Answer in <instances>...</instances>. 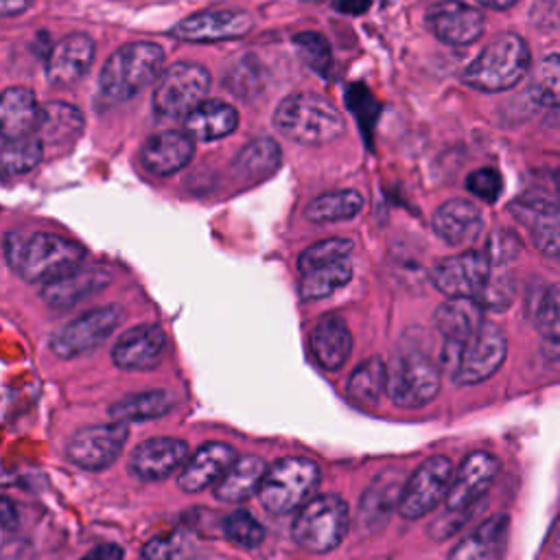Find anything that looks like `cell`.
Instances as JSON below:
<instances>
[{
	"label": "cell",
	"mask_w": 560,
	"mask_h": 560,
	"mask_svg": "<svg viewBox=\"0 0 560 560\" xmlns=\"http://www.w3.org/2000/svg\"><path fill=\"white\" fill-rule=\"evenodd\" d=\"M481 7L486 9H494V11H505L510 7H514L518 0H477Z\"/></svg>",
	"instance_id": "cell-54"
},
{
	"label": "cell",
	"mask_w": 560,
	"mask_h": 560,
	"mask_svg": "<svg viewBox=\"0 0 560 560\" xmlns=\"http://www.w3.org/2000/svg\"><path fill=\"white\" fill-rule=\"evenodd\" d=\"M0 512H2V529L4 532H11L15 525H18V516H15V508L13 503L4 497L2 503H0Z\"/></svg>",
	"instance_id": "cell-53"
},
{
	"label": "cell",
	"mask_w": 560,
	"mask_h": 560,
	"mask_svg": "<svg viewBox=\"0 0 560 560\" xmlns=\"http://www.w3.org/2000/svg\"><path fill=\"white\" fill-rule=\"evenodd\" d=\"M352 278V265L348 262V258L311 269L306 273H302L300 284H298V293L304 302L308 300H322L326 295H330L332 291H337L339 287H343L348 280Z\"/></svg>",
	"instance_id": "cell-37"
},
{
	"label": "cell",
	"mask_w": 560,
	"mask_h": 560,
	"mask_svg": "<svg viewBox=\"0 0 560 560\" xmlns=\"http://www.w3.org/2000/svg\"><path fill=\"white\" fill-rule=\"evenodd\" d=\"M4 258L22 280L48 282L79 267L85 260V249L48 232H35L31 236L7 232Z\"/></svg>",
	"instance_id": "cell-1"
},
{
	"label": "cell",
	"mask_w": 560,
	"mask_h": 560,
	"mask_svg": "<svg viewBox=\"0 0 560 560\" xmlns=\"http://www.w3.org/2000/svg\"><path fill=\"white\" fill-rule=\"evenodd\" d=\"M510 518L505 514L481 521L470 534H466L451 551L446 560H501L508 547Z\"/></svg>",
	"instance_id": "cell-24"
},
{
	"label": "cell",
	"mask_w": 560,
	"mask_h": 560,
	"mask_svg": "<svg viewBox=\"0 0 560 560\" xmlns=\"http://www.w3.org/2000/svg\"><path fill=\"white\" fill-rule=\"evenodd\" d=\"M190 448L179 438H149L140 442L129 455V475L138 481H162L188 462Z\"/></svg>",
	"instance_id": "cell-15"
},
{
	"label": "cell",
	"mask_w": 560,
	"mask_h": 560,
	"mask_svg": "<svg viewBox=\"0 0 560 560\" xmlns=\"http://www.w3.org/2000/svg\"><path fill=\"white\" fill-rule=\"evenodd\" d=\"M348 505L339 494H317L298 510L291 536L302 549L326 553L339 547L348 532Z\"/></svg>",
	"instance_id": "cell-5"
},
{
	"label": "cell",
	"mask_w": 560,
	"mask_h": 560,
	"mask_svg": "<svg viewBox=\"0 0 560 560\" xmlns=\"http://www.w3.org/2000/svg\"><path fill=\"white\" fill-rule=\"evenodd\" d=\"M481 228V210L468 199H448L433 214V230L448 245H470Z\"/></svg>",
	"instance_id": "cell-25"
},
{
	"label": "cell",
	"mask_w": 560,
	"mask_h": 560,
	"mask_svg": "<svg viewBox=\"0 0 560 560\" xmlns=\"http://www.w3.org/2000/svg\"><path fill=\"white\" fill-rule=\"evenodd\" d=\"M527 92L538 105L560 107V52H551L534 66Z\"/></svg>",
	"instance_id": "cell-40"
},
{
	"label": "cell",
	"mask_w": 560,
	"mask_h": 560,
	"mask_svg": "<svg viewBox=\"0 0 560 560\" xmlns=\"http://www.w3.org/2000/svg\"><path fill=\"white\" fill-rule=\"evenodd\" d=\"M492 267L494 265L486 252L468 249L442 258L431 271V282L446 298H477L488 282Z\"/></svg>",
	"instance_id": "cell-13"
},
{
	"label": "cell",
	"mask_w": 560,
	"mask_h": 560,
	"mask_svg": "<svg viewBox=\"0 0 560 560\" xmlns=\"http://www.w3.org/2000/svg\"><path fill=\"white\" fill-rule=\"evenodd\" d=\"M173 409V398L166 389H149L129 394L109 407V418L116 422H142L160 418Z\"/></svg>",
	"instance_id": "cell-34"
},
{
	"label": "cell",
	"mask_w": 560,
	"mask_h": 560,
	"mask_svg": "<svg viewBox=\"0 0 560 560\" xmlns=\"http://www.w3.org/2000/svg\"><path fill=\"white\" fill-rule=\"evenodd\" d=\"M252 31V18L236 9H208L179 20L171 33L184 42L238 39Z\"/></svg>",
	"instance_id": "cell-18"
},
{
	"label": "cell",
	"mask_w": 560,
	"mask_h": 560,
	"mask_svg": "<svg viewBox=\"0 0 560 560\" xmlns=\"http://www.w3.org/2000/svg\"><path fill=\"white\" fill-rule=\"evenodd\" d=\"M405 481L407 477L400 468H387L372 481L359 505V521L365 529L383 527V523H387L389 512L394 508L398 510Z\"/></svg>",
	"instance_id": "cell-26"
},
{
	"label": "cell",
	"mask_w": 560,
	"mask_h": 560,
	"mask_svg": "<svg viewBox=\"0 0 560 560\" xmlns=\"http://www.w3.org/2000/svg\"><path fill=\"white\" fill-rule=\"evenodd\" d=\"M508 337L492 324L483 322L481 328L466 339L457 350V361L453 368V381L457 385H479L488 381L505 361Z\"/></svg>",
	"instance_id": "cell-10"
},
{
	"label": "cell",
	"mask_w": 560,
	"mask_h": 560,
	"mask_svg": "<svg viewBox=\"0 0 560 560\" xmlns=\"http://www.w3.org/2000/svg\"><path fill=\"white\" fill-rule=\"evenodd\" d=\"M112 282V273L103 267H74L72 271L44 282L42 300L52 308H66L103 291Z\"/></svg>",
	"instance_id": "cell-22"
},
{
	"label": "cell",
	"mask_w": 560,
	"mask_h": 560,
	"mask_svg": "<svg viewBox=\"0 0 560 560\" xmlns=\"http://www.w3.org/2000/svg\"><path fill=\"white\" fill-rule=\"evenodd\" d=\"M44 142L37 133L22 138H2L0 164L4 175H20L35 168L44 158Z\"/></svg>",
	"instance_id": "cell-39"
},
{
	"label": "cell",
	"mask_w": 560,
	"mask_h": 560,
	"mask_svg": "<svg viewBox=\"0 0 560 560\" xmlns=\"http://www.w3.org/2000/svg\"><path fill=\"white\" fill-rule=\"evenodd\" d=\"M466 188L479 197L481 201L486 203H494L501 195V188H503V182H501V175L499 171L490 168V166H483V168H477L472 171L468 177H466Z\"/></svg>",
	"instance_id": "cell-47"
},
{
	"label": "cell",
	"mask_w": 560,
	"mask_h": 560,
	"mask_svg": "<svg viewBox=\"0 0 560 560\" xmlns=\"http://www.w3.org/2000/svg\"><path fill=\"white\" fill-rule=\"evenodd\" d=\"M192 542L182 534L155 536L142 547V560H190Z\"/></svg>",
	"instance_id": "cell-46"
},
{
	"label": "cell",
	"mask_w": 560,
	"mask_h": 560,
	"mask_svg": "<svg viewBox=\"0 0 560 560\" xmlns=\"http://www.w3.org/2000/svg\"><path fill=\"white\" fill-rule=\"evenodd\" d=\"M83 129V116L81 112L63 101H50L42 107L37 136L44 142V147H61L72 144Z\"/></svg>",
	"instance_id": "cell-32"
},
{
	"label": "cell",
	"mask_w": 560,
	"mask_h": 560,
	"mask_svg": "<svg viewBox=\"0 0 560 560\" xmlns=\"http://www.w3.org/2000/svg\"><path fill=\"white\" fill-rule=\"evenodd\" d=\"M387 365L381 357H372L354 368L348 378V396L361 407H374L385 394Z\"/></svg>",
	"instance_id": "cell-36"
},
{
	"label": "cell",
	"mask_w": 560,
	"mask_h": 560,
	"mask_svg": "<svg viewBox=\"0 0 560 560\" xmlns=\"http://www.w3.org/2000/svg\"><path fill=\"white\" fill-rule=\"evenodd\" d=\"M273 125L284 138L300 144H326L346 131L339 109L315 92L284 96L273 112Z\"/></svg>",
	"instance_id": "cell-2"
},
{
	"label": "cell",
	"mask_w": 560,
	"mask_h": 560,
	"mask_svg": "<svg viewBox=\"0 0 560 560\" xmlns=\"http://www.w3.org/2000/svg\"><path fill=\"white\" fill-rule=\"evenodd\" d=\"M521 249V241L514 232L510 230H497L490 238H488V247H486V254L488 258L492 260V265L497 267H503L508 265L510 260L516 258Z\"/></svg>",
	"instance_id": "cell-48"
},
{
	"label": "cell",
	"mask_w": 560,
	"mask_h": 560,
	"mask_svg": "<svg viewBox=\"0 0 560 560\" xmlns=\"http://www.w3.org/2000/svg\"><path fill=\"white\" fill-rule=\"evenodd\" d=\"M468 514H470V510H462V512L446 510L444 516H440V518H435V521L431 523V527H429L431 536H433V538H446V536L455 534V532L464 525V521L468 518Z\"/></svg>",
	"instance_id": "cell-49"
},
{
	"label": "cell",
	"mask_w": 560,
	"mask_h": 560,
	"mask_svg": "<svg viewBox=\"0 0 560 560\" xmlns=\"http://www.w3.org/2000/svg\"><path fill=\"white\" fill-rule=\"evenodd\" d=\"M223 536L241 549H256L265 538V529L249 512L234 510L223 518Z\"/></svg>",
	"instance_id": "cell-43"
},
{
	"label": "cell",
	"mask_w": 560,
	"mask_h": 560,
	"mask_svg": "<svg viewBox=\"0 0 560 560\" xmlns=\"http://www.w3.org/2000/svg\"><path fill=\"white\" fill-rule=\"evenodd\" d=\"M483 13L462 0H442L429 7V31L448 46H468L483 33Z\"/></svg>",
	"instance_id": "cell-17"
},
{
	"label": "cell",
	"mask_w": 560,
	"mask_h": 560,
	"mask_svg": "<svg viewBox=\"0 0 560 560\" xmlns=\"http://www.w3.org/2000/svg\"><path fill=\"white\" fill-rule=\"evenodd\" d=\"M164 66V50L155 42H129L109 55L101 74V94L112 101H129L149 83L158 81Z\"/></svg>",
	"instance_id": "cell-3"
},
{
	"label": "cell",
	"mask_w": 560,
	"mask_h": 560,
	"mask_svg": "<svg viewBox=\"0 0 560 560\" xmlns=\"http://www.w3.org/2000/svg\"><path fill=\"white\" fill-rule=\"evenodd\" d=\"M440 392L438 365L418 350L398 352L387 363L385 396L400 409H418L429 405Z\"/></svg>",
	"instance_id": "cell-8"
},
{
	"label": "cell",
	"mask_w": 560,
	"mask_h": 560,
	"mask_svg": "<svg viewBox=\"0 0 560 560\" xmlns=\"http://www.w3.org/2000/svg\"><path fill=\"white\" fill-rule=\"evenodd\" d=\"M350 252H352L350 238L332 236V238H326V241H319V243L306 247L298 258V269H300V273H306L311 269L343 260V258H348Z\"/></svg>",
	"instance_id": "cell-41"
},
{
	"label": "cell",
	"mask_w": 560,
	"mask_h": 560,
	"mask_svg": "<svg viewBox=\"0 0 560 560\" xmlns=\"http://www.w3.org/2000/svg\"><path fill=\"white\" fill-rule=\"evenodd\" d=\"M42 107L28 88H7L0 96V136L22 138L37 131Z\"/></svg>",
	"instance_id": "cell-30"
},
{
	"label": "cell",
	"mask_w": 560,
	"mask_h": 560,
	"mask_svg": "<svg viewBox=\"0 0 560 560\" xmlns=\"http://www.w3.org/2000/svg\"><path fill=\"white\" fill-rule=\"evenodd\" d=\"M210 92V72L192 61H177L162 70L153 88V112L162 120L186 118Z\"/></svg>",
	"instance_id": "cell-7"
},
{
	"label": "cell",
	"mask_w": 560,
	"mask_h": 560,
	"mask_svg": "<svg viewBox=\"0 0 560 560\" xmlns=\"http://www.w3.org/2000/svg\"><path fill=\"white\" fill-rule=\"evenodd\" d=\"M293 46L300 55V59L317 74H326L332 66V52L330 44L324 35L313 33V31H302L293 35Z\"/></svg>",
	"instance_id": "cell-42"
},
{
	"label": "cell",
	"mask_w": 560,
	"mask_h": 560,
	"mask_svg": "<svg viewBox=\"0 0 560 560\" xmlns=\"http://www.w3.org/2000/svg\"><path fill=\"white\" fill-rule=\"evenodd\" d=\"M337 11L350 13V15H361L372 7V0H337Z\"/></svg>",
	"instance_id": "cell-51"
},
{
	"label": "cell",
	"mask_w": 560,
	"mask_h": 560,
	"mask_svg": "<svg viewBox=\"0 0 560 560\" xmlns=\"http://www.w3.org/2000/svg\"><path fill=\"white\" fill-rule=\"evenodd\" d=\"M514 280L501 267H492V273L479 295L475 298L486 311H505L514 300Z\"/></svg>",
	"instance_id": "cell-45"
},
{
	"label": "cell",
	"mask_w": 560,
	"mask_h": 560,
	"mask_svg": "<svg viewBox=\"0 0 560 560\" xmlns=\"http://www.w3.org/2000/svg\"><path fill=\"white\" fill-rule=\"evenodd\" d=\"M94 39L85 33H72L59 39L46 59V77L55 85L77 83L92 66Z\"/></svg>",
	"instance_id": "cell-23"
},
{
	"label": "cell",
	"mask_w": 560,
	"mask_h": 560,
	"mask_svg": "<svg viewBox=\"0 0 560 560\" xmlns=\"http://www.w3.org/2000/svg\"><path fill=\"white\" fill-rule=\"evenodd\" d=\"M223 81L238 98H252L262 90V68L254 57H243L228 68Z\"/></svg>",
	"instance_id": "cell-44"
},
{
	"label": "cell",
	"mask_w": 560,
	"mask_h": 560,
	"mask_svg": "<svg viewBox=\"0 0 560 560\" xmlns=\"http://www.w3.org/2000/svg\"><path fill=\"white\" fill-rule=\"evenodd\" d=\"M236 451L225 444V442H208L203 446H199L188 462L182 466L179 475H177V486L184 492H201L210 486H214L225 470L234 464L236 459Z\"/></svg>",
	"instance_id": "cell-21"
},
{
	"label": "cell",
	"mask_w": 560,
	"mask_h": 560,
	"mask_svg": "<svg viewBox=\"0 0 560 560\" xmlns=\"http://www.w3.org/2000/svg\"><path fill=\"white\" fill-rule=\"evenodd\" d=\"M122 319V308L118 304L96 306L74 319H70L66 326H61L50 337V352L59 359H77L85 352L96 350L109 335L116 330V326Z\"/></svg>",
	"instance_id": "cell-9"
},
{
	"label": "cell",
	"mask_w": 560,
	"mask_h": 560,
	"mask_svg": "<svg viewBox=\"0 0 560 560\" xmlns=\"http://www.w3.org/2000/svg\"><path fill=\"white\" fill-rule=\"evenodd\" d=\"M311 352L315 363L326 372L343 368L352 352V335L339 315L322 317L311 332Z\"/></svg>",
	"instance_id": "cell-27"
},
{
	"label": "cell",
	"mask_w": 560,
	"mask_h": 560,
	"mask_svg": "<svg viewBox=\"0 0 560 560\" xmlns=\"http://www.w3.org/2000/svg\"><path fill=\"white\" fill-rule=\"evenodd\" d=\"M501 464L499 459L488 451H472L464 457L459 468L453 475L448 494H446V510L462 512L470 510L492 486Z\"/></svg>",
	"instance_id": "cell-16"
},
{
	"label": "cell",
	"mask_w": 560,
	"mask_h": 560,
	"mask_svg": "<svg viewBox=\"0 0 560 560\" xmlns=\"http://www.w3.org/2000/svg\"><path fill=\"white\" fill-rule=\"evenodd\" d=\"M166 350V335L158 324L127 328L112 346V361L125 372H144L160 365Z\"/></svg>",
	"instance_id": "cell-19"
},
{
	"label": "cell",
	"mask_w": 560,
	"mask_h": 560,
	"mask_svg": "<svg viewBox=\"0 0 560 560\" xmlns=\"http://www.w3.org/2000/svg\"><path fill=\"white\" fill-rule=\"evenodd\" d=\"M127 435V422L83 427L68 440L66 457L83 470H103L118 459Z\"/></svg>",
	"instance_id": "cell-12"
},
{
	"label": "cell",
	"mask_w": 560,
	"mask_h": 560,
	"mask_svg": "<svg viewBox=\"0 0 560 560\" xmlns=\"http://www.w3.org/2000/svg\"><path fill=\"white\" fill-rule=\"evenodd\" d=\"M31 4H33V0H0V13L4 18L18 15V13H24Z\"/></svg>",
	"instance_id": "cell-52"
},
{
	"label": "cell",
	"mask_w": 560,
	"mask_h": 560,
	"mask_svg": "<svg viewBox=\"0 0 560 560\" xmlns=\"http://www.w3.org/2000/svg\"><path fill=\"white\" fill-rule=\"evenodd\" d=\"M280 166V147L271 138H256L234 160L238 175L247 179H260L271 175Z\"/></svg>",
	"instance_id": "cell-38"
},
{
	"label": "cell",
	"mask_w": 560,
	"mask_h": 560,
	"mask_svg": "<svg viewBox=\"0 0 560 560\" xmlns=\"http://www.w3.org/2000/svg\"><path fill=\"white\" fill-rule=\"evenodd\" d=\"M122 558H125V549L120 545L103 542L92 551H88L85 556H81L79 560H122Z\"/></svg>",
	"instance_id": "cell-50"
},
{
	"label": "cell",
	"mask_w": 560,
	"mask_h": 560,
	"mask_svg": "<svg viewBox=\"0 0 560 560\" xmlns=\"http://www.w3.org/2000/svg\"><path fill=\"white\" fill-rule=\"evenodd\" d=\"M534 326L540 337L542 354L560 363V282L547 287L536 302Z\"/></svg>",
	"instance_id": "cell-33"
},
{
	"label": "cell",
	"mask_w": 560,
	"mask_h": 560,
	"mask_svg": "<svg viewBox=\"0 0 560 560\" xmlns=\"http://www.w3.org/2000/svg\"><path fill=\"white\" fill-rule=\"evenodd\" d=\"M453 475V464L446 455H433L424 459L405 481L398 501V514L407 521L427 516L438 508V503L446 501Z\"/></svg>",
	"instance_id": "cell-11"
},
{
	"label": "cell",
	"mask_w": 560,
	"mask_h": 560,
	"mask_svg": "<svg viewBox=\"0 0 560 560\" xmlns=\"http://www.w3.org/2000/svg\"><path fill=\"white\" fill-rule=\"evenodd\" d=\"M510 212L529 230L536 249L560 262V197L523 195L510 203Z\"/></svg>",
	"instance_id": "cell-14"
},
{
	"label": "cell",
	"mask_w": 560,
	"mask_h": 560,
	"mask_svg": "<svg viewBox=\"0 0 560 560\" xmlns=\"http://www.w3.org/2000/svg\"><path fill=\"white\" fill-rule=\"evenodd\" d=\"M195 153V142L188 131L166 129L153 133L140 147V164L160 177L182 171Z\"/></svg>",
	"instance_id": "cell-20"
},
{
	"label": "cell",
	"mask_w": 560,
	"mask_h": 560,
	"mask_svg": "<svg viewBox=\"0 0 560 560\" xmlns=\"http://www.w3.org/2000/svg\"><path fill=\"white\" fill-rule=\"evenodd\" d=\"M319 483V466L308 457H282L267 468L258 499L271 514L300 510Z\"/></svg>",
	"instance_id": "cell-6"
},
{
	"label": "cell",
	"mask_w": 560,
	"mask_h": 560,
	"mask_svg": "<svg viewBox=\"0 0 560 560\" xmlns=\"http://www.w3.org/2000/svg\"><path fill=\"white\" fill-rule=\"evenodd\" d=\"M532 68L527 42L516 33L494 37L462 72V81L479 92H503L514 88Z\"/></svg>",
	"instance_id": "cell-4"
},
{
	"label": "cell",
	"mask_w": 560,
	"mask_h": 560,
	"mask_svg": "<svg viewBox=\"0 0 560 560\" xmlns=\"http://www.w3.org/2000/svg\"><path fill=\"white\" fill-rule=\"evenodd\" d=\"M184 127L195 140H219L238 127V112L221 98H206L184 118Z\"/></svg>",
	"instance_id": "cell-31"
},
{
	"label": "cell",
	"mask_w": 560,
	"mask_h": 560,
	"mask_svg": "<svg viewBox=\"0 0 560 560\" xmlns=\"http://www.w3.org/2000/svg\"><path fill=\"white\" fill-rule=\"evenodd\" d=\"M363 208V197L357 190H330L319 197H315L306 210L304 217L313 223H337L348 221L357 217Z\"/></svg>",
	"instance_id": "cell-35"
},
{
	"label": "cell",
	"mask_w": 560,
	"mask_h": 560,
	"mask_svg": "<svg viewBox=\"0 0 560 560\" xmlns=\"http://www.w3.org/2000/svg\"><path fill=\"white\" fill-rule=\"evenodd\" d=\"M483 306L475 298H448L433 313L435 328L446 339V343H464L470 339L483 319Z\"/></svg>",
	"instance_id": "cell-28"
},
{
	"label": "cell",
	"mask_w": 560,
	"mask_h": 560,
	"mask_svg": "<svg viewBox=\"0 0 560 560\" xmlns=\"http://www.w3.org/2000/svg\"><path fill=\"white\" fill-rule=\"evenodd\" d=\"M267 464L258 455L236 457L225 475L212 486V492L223 503H241L258 494L262 479L267 475Z\"/></svg>",
	"instance_id": "cell-29"
},
{
	"label": "cell",
	"mask_w": 560,
	"mask_h": 560,
	"mask_svg": "<svg viewBox=\"0 0 560 560\" xmlns=\"http://www.w3.org/2000/svg\"><path fill=\"white\" fill-rule=\"evenodd\" d=\"M304 2H324V0H304Z\"/></svg>",
	"instance_id": "cell-55"
}]
</instances>
